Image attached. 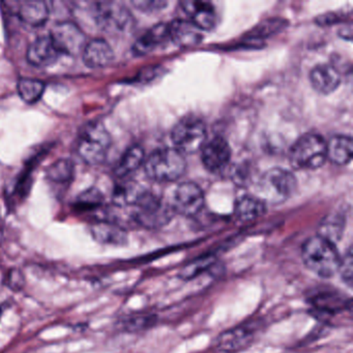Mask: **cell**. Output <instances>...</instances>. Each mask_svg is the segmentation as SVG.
Masks as SVG:
<instances>
[{
    "mask_svg": "<svg viewBox=\"0 0 353 353\" xmlns=\"http://www.w3.org/2000/svg\"><path fill=\"white\" fill-rule=\"evenodd\" d=\"M301 259L310 272L322 279H330L338 272L341 256L336 243L315 235L301 245Z\"/></svg>",
    "mask_w": 353,
    "mask_h": 353,
    "instance_id": "6da1fadb",
    "label": "cell"
},
{
    "mask_svg": "<svg viewBox=\"0 0 353 353\" xmlns=\"http://www.w3.org/2000/svg\"><path fill=\"white\" fill-rule=\"evenodd\" d=\"M187 169L185 156L175 148H163L150 154L144 161L148 179L157 183L179 181Z\"/></svg>",
    "mask_w": 353,
    "mask_h": 353,
    "instance_id": "7a4b0ae2",
    "label": "cell"
},
{
    "mask_svg": "<svg viewBox=\"0 0 353 353\" xmlns=\"http://www.w3.org/2000/svg\"><path fill=\"white\" fill-rule=\"evenodd\" d=\"M296 191V179L290 171L272 168L264 172L256 183V197L265 204H281Z\"/></svg>",
    "mask_w": 353,
    "mask_h": 353,
    "instance_id": "3957f363",
    "label": "cell"
},
{
    "mask_svg": "<svg viewBox=\"0 0 353 353\" xmlns=\"http://www.w3.org/2000/svg\"><path fill=\"white\" fill-rule=\"evenodd\" d=\"M326 160V141L318 134L301 136L289 152V162L296 170H315Z\"/></svg>",
    "mask_w": 353,
    "mask_h": 353,
    "instance_id": "277c9868",
    "label": "cell"
},
{
    "mask_svg": "<svg viewBox=\"0 0 353 353\" xmlns=\"http://www.w3.org/2000/svg\"><path fill=\"white\" fill-rule=\"evenodd\" d=\"M111 136L102 123H90L82 132L77 152L88 165H100L106 160L111 146Z\"/></svg>",
    "mask_w": 353,
    "mask_h": 353,
    "instance_id": "5b68a950",
    "label": "cell"
},
{
    "mask_svg": "<svg viewBox=\"0 0 353 353\" xmlns=\"http://www.w3.org/2000/svg\"><path fill=\"white\" fill-rule=\"evenodd\" d=\"M171 140L175 150L185 154H195L203 148L206 140V128L201 119L185 117L171 131Z\"/></svg>",
    "mask_w": 353,
    "mask_h": 353,
    "instance_id": "8992f818",
    "label": "cell"
},
{
    "mask_svg": "<svg viewBox=\"0 0 353 353\" xmlns=\"http://www.w3.org/2000/svg\"><path fill=\"white\" fill-rule=\"evenodd\" d=\"M314 315L320 319H332L342 313H350L351 299L336 289L317 288L312 290L307 299Z\"/></svg>",
    "mask_w": 353,
    "mask_h": 353,
    "instance_id": "52a82bcc",
    "label": "cell"
},
{
    "mask_svg": "<svg viewBox=\"0 0 353 353\" xmlns=\"http://www.w3.org/2000/svg\"><path fill=\"white\" fill-rule=\"evenodd\" d=\"M94 18L97 26L109 34H125L134 26L131 12L119 3H97Z\"/></svg>",
    "mask_w": 353,
    "mask_h": 353,
    "instance_id": "ba28073f",
    "label": "cell"
},
{
    "mask_svg": "<svg viewBox=\"0 0 353 353\" xmlns=\"http://www.w3.org/2000/svg\"><path fill=\"white\" fill-rule=\"evenodd\" d=\"M135 206L137 210L134 214V220L148 229L162 228L170 222L174 214L171 206L163 203L162 200L146 191Z\"/></svg>",
    "mask_w": 353,
    "mask_h": 353,
    "instance_id": "9c48e42d",
    "label": "cell"
},
{
    "mask_svg": "<svg viewBox=\"0 0 353 353\" xmlns=\"http://www.w3.org/2000/svg\"><path fill=\"white\" fill-rule=\"evenodd\" d=\"M261 327V322L258 320L239 324L219 334L214 346L222 353L241 352L253 344Z\"/></svg>",
    "mask_w": 353,
    "mask_h": 353,
    "instance_id": "30bf717a",
    "label": "cell"
},
{
    "mask_svg": "<svg viewBox=\"0 0 353 353\" xmlns=\"http://www.w3.org/2000/svg\"><path fill=\"white\" fill-rule=\"evenodd\" d=\"M49 36L52 39L59 54L78 55L83 52L86 45L85 34L79 26L72 21L55 24Z\"/></svg>",
    "mask_w": 353,
    "mask_h": 353,
    "instance_id": "8fae6325",
    "label": "cell"
},
{
    "mask_svg": "<svg viewBox=\"0 0 353 353\" xmlns=\"http://www.w3.org/2000/svg\"><path fill=\"white\" fill-rule=\"evenodd\" d=\"M204 205V194L201 188L194 183H183L173 192L171 208L176 214L193 216L201 212Z\"/></svg>",
    "mask_w": 353,
    "mask_h": 353,
    "instance_id": "7c38bea8",
    "label": "cell"
},
{
    "mask_svg": "<svg viewBox=\"0 0 353 353\" xmlns=\"http://www.w3.org/2000/svg\"><path fill=\"white\" fill-rule=\"evenodd\" d=\"M231 160V150L228 142L220 136L204 143L201 148V161L210 173H221L228 167Z\"/></svg>",
    "mask_w": 353,
    "mask_h": 353,
    "instance_id": "4fadbf2b",
    "label": "cell"
},
{
    "mask_svg": "<svg viewBox=\"0 0 353 353\" xmlns=\"http://www.w3.org/2000/svg\"><path fill=\"white\" fill-rule=\"evenodd\" d=\"M59 52L49 34L32 41L26 51V59L34 67L46 68L57 63Z\"/></svg>",
    "mask_w": 353,
    "mask_h": 353,
    "instance_id": "5bb4252c",
    "label": "cell"
},
{
    "mask_svg": "<svg viewBox=\"0 0 353 353\" xmlns=\"http://www.w3.org/2000/svg\"><path fill=\"white\" fill-rule=\"evenodd\" d=\"M181 10L189 17L200 32L212 30L216 24V14L214 8L210 3L202 1H183Z\"/></svg>",
    "mask_w": 353,
    "mask_h": 353,
    "instance_id": "9a60e30c",
    "label": "cell"
},
{
    "mask_svg": "<svg viewBox=\"0 0 353 353\" xmlns=\"http://www.w3.org/2000/svg\"><path fill=\"white\" fill-rule=\"evenodd\" d=\"M312 88L320 94H332L341 84V75L338 70L327 63L316 65L310 73Z\"/></svg>",
    "mask_w": 353,
    "mask_h": 353,
    "instance_id": "2e32d148",
    "label": "cell"
},
{
    "mask_svg": "<svg viewBox=\"0 0 353 353\" xmlns=\"http://www.w3.org/2000/svg\"><path fill=\"white\" fill-rule=\"evenodd\" d=\"M84 63L92 69H100L110 65L114 59V52L108 42L103 39H94L86 43L82 52Z\"/></svg>",
    "mask_w": 353,
    "mask_h": 353,
    "instance_id": "e0dca14e",
    "label": "cell"
},
{
    "mask_svg": "<svg viewBox=\"0 0 353 353\" xmlns=\"http://www.w3.org/2000/svg\"><path fill=\"white\" fill-rule=\"evenodd\" d=\"M169 41L168 24H157L136 41L132 51L136 57H143L156 50L158 47L164 46Z\"/></svg>",
    "mask_w": 353,
    "mask_h": 353,
    "instance_id": "ac0fdd59",
    "label": "cell"
},
{
    "mask_svg": "<svg viewBox=\"0 0 353 353\" xmlns=\"http://www.w3.org/2000/svg\"><path fill=\"white\" fill-rule=\"evenodd\" d=\"M90 233L92 239L101 245H125L128 243L127 231L115 223H96L90 227Z\"/></svg>",
    "mask_w": 353,
    "mask_h": 353,
    "instance_id": "d6986e66",
    "label": "cell"
},
{
    "mask_svg": "<svg viewBox=\"0 0 353 353\" xmlns=\"http://www.w3.org/2000/svg\"><path fill=\"white\" fill-rule=\"evenodd\" d=\"M170 42L179 47H190L198 44L202 39L201 32L189 20H175L168 24Z\"/></svg>",
    "mask_w": 353,
    "mask_h": 353,
    "instance_id": "ffe728a7",
    "label": "cell"
},
{
    "mask_svg": "<svg viewBox=\"0 0 353 353\" xmlns=\"http://www.w3.org/2000/svg\"><path fill=\"white\" fill-rule=\"evenodd\" d=\"M352 139L349 136H334L326 142V158L332 164L344 166L352 159Z\"/></svg>",
    "mask_w": 353,
    "mask_h": 353,
    "instance_id": "44dd1931",
    "label": "cell"
},
{
    "mask_svg": "<svg viewBox=\"0 0 353 353\" xmlns=\"http://www.w3.org/2000/svg\"><path fill=\"white\" fill-rule=\"evenodd\" d=\"M50 10L46 3L43 1H26L21 3L18 10V16L26 26L40 28L49 19Z\"/></svg>",
    "mask_w": 353,
    "mask_h": 353,
    "instance_id": "7402d4cb",
    "label": "cell"
},
{
    "mask_svg": "<svg viewBox=\"0 0 353 353\" xmlns=\"http://www.w3.org/2000/svg\"><path fill=\"white\" fill-rule=\"evenodd\" d=\"M235 216L241 222L257 220L266 212V204L256 196H243L235 204Z\"/></svg>",
    "mask_w": 353,
    "mask_h": 353,
    "instance_id": "603a6c76",
    "label": "cell"
},
{
    "mask_svg": "<svg viewBox=\"0 0 353 353\" xmlns=\"http://www.w3.org/2000/svg\"><path fill=\"white\" fill-rule=\"evenodd\" d=\"M145 161L144 150L140 145H133L128 148L119 160V164L115 167L114 173L119 179L128 176L131 173L135 172Z\"/></svg>",
    "mask_w": 353,
    "mask_h": 353,
    "instance_id": "cb8c5ba5",
    "label": "cell"
},
{
    "mask_svg": "<svg viewBox=\"0 0 353 353\" xmlns=\"http://www.w3.org/2000/svg\"><path fill=\"white\" fill-rule=\"evenodd\" d=\"M218 258L214 254H205L185 263L179 270V278L183 281H191L197 278L203 272L216 266Z\"/></svg>",
    "mask_w": 353,
    "mask_h": 353,
    "instance_id": "d4e9b609",
    "label": "cell"
},
{
    "mask_svg": "<svg viewBox=\"0 0 353 353\" xmlns=\"http://www.w3.org/2000/svg\"><path fill=\"white\" fill-rule=\"evenodd\" d=\"M158 323V317L154 314L139 313L127 316L119 321V328L130 334L145 332Z\"/></svg>",
    "mask_w": 353,
    "mask_h": 353,
    "instance_id": "484cf974",
    "label": "cell"
},
{
    "mask_svg": "<svg viewBox=\"0 0 353 353\" xmlns=\"http://www.w3.org/2000/svg\"><path fill=\"white\" fill-rule=\"evenodd\" d=\"M144 192L145 190L141 185L135 181H129L115 189L113 200L119 206L136 205Z\"/></svg>",
    "mask_w": 353,
    "mask_h": 353,
    "instance_id": "4316f807",
    "label": "cell"
},
{
    "mask_svg": "<svg viewBox=\"0 0 353 353\" xmlns=\"http://www.w3.org/2000/svg\"><path fill=\"white\" fill-rule=\"evenodd\" d=\"M346 219L343 214H334L326 216L319 226L320 236L336 243L342 237Z\"/></svg>",
    "mask_w": 353,
    "mask_h": 353,
    "instance_id": "83f0119b",
    "label": "cell"
},
{
    "mask_svg": "<svg viewBox=\"0 0 353 353\" xmlns=\"http://www.w3.org/2000/svg\"><path fill=\"white\" fill-rule=\"evenodd\" d=\"M44 82L38 79H32V78H22L18 81L17 90L20 98L28 103V104H34L42 98L45 92Z\"/></svg>",
    "mask_w": 353,
    "mask_h": 353,
    "instance_id": "f1b7e54d",
    "label": "cell"
},
{
    "mask_svg": "<svg viewBox=\"0 0 353 353\" xmlns=\"http://www.w3.org/2000/svg\"><path fill=\"white\" fill-rule=\"evenodd\" d=\"M287 22L279 18L266 19L258 24L251 32H248L247 39L249 40L259 41L270 38L278 32H282L286 28Z\"/></svg>",
    "mask_w": 353,
    "mask_h": 353,
    "instance_id": "f546056e",
    "label": "cell"
},
{
    "mask_svg": "<svg viewBox=\"0 0 353 353\" xmlns=\"http://www.w3.org/2000/svg\"><path fill=\"white\" fill-rule=\"evenodd\" d=\"M74 173H75V165L73 161L69 159H61L49 167L47 170V176L52 183H67L72 181Z\"/></svg>",
    "mask_w": 353,
    "mask_h": 353,
    "instance_id": "4dcf8cb0",
    "label": "cell"
},
{
    "mask_svg": "<svg viewBox=\"0 0 353 353\" xmlns=\"http://www.w3.org/2000/svg\"><path fill=\"white\" fill-rule=\"evenodd\" d=\"M103 197L102 193L100 190L97 188H90V189L85 190L82 192L75 202V208L80 210H92L94 208H100L102 205Z\"/></svg>",
    "mask_w": 353,
    "mask_h": 353,
    "instance_id": "1f68e13d",
    "label": "cell"
},
{
    "mask_svg": "<svg viewBox=\"0 0 353 353\" xmlns=\"http://www.w3.org/2000/svg\"><path fill=\"white\" fill-rule=\"evenodd\" d=\"M338 274L341 280L348 288H352L353 285V252L352 248L349 247L344 256H342L339 264Z\"/></svg>",
    "mask_w": 353,
    "mask_h": 353,
    "instance_id": "d6a6232c",
    "label": "cell"
},
{
    "mask_svg": "<svg viewBox=\"0 0 353 353\" xmlns=\"http://www.w3.org/2000/svg\"><path fill=\"white\" fill-rule=\"evenodd\" d=\"M6 284L11 290L19 292L26 287V280L23 272L18 268H13L6 276Z\"/></svg>",
    "mask_w": 353,
    "mask_h": 353,
    "instance_id": "836d02e7",
    "label": "cell"
},
{
    "mask_svg": "<svg viewBox=\"0 0 353 353\" xmlns=\"http://www.w3.org/2000/svg\"><path fill=\"white\" fill-rule=\"evenodd\" d=\"M132 5L144 13H156L164 10L168 3L163 0H136V1H132Z\"/></svg>",
    "mask_w": 353,
    "mask_h": 353,
    "instance_id": "e575fe53",
    "label": "cell"
},
{
    "mask_svg": "<svg viewBox=\"0 0 353 353\" xmlns=\"http://www.w3.org/2000/svg\"><path fill=\"white\" fill-rule=\"evenodd\" d=\"M340 21V18L338 17L336 14H325V15L319 16L316 20L318 26H330V24L338 23Z\"/></svg>",
    "mask_w": 353,
    "mask_h": 353,
    "instance_id": "d590c367",
    "label": "cell"
}]
</instances>
